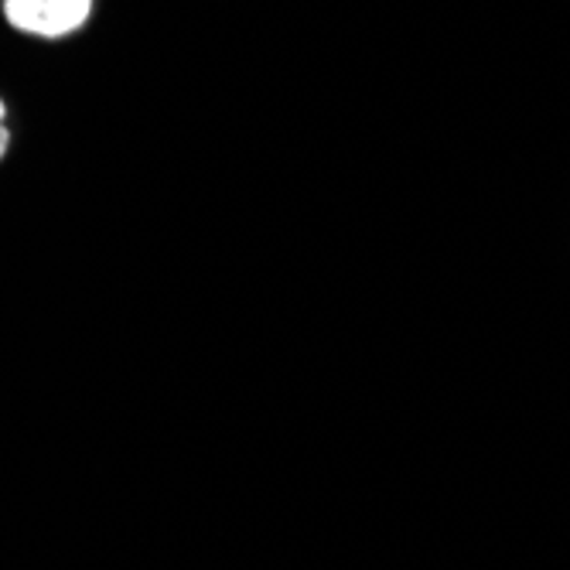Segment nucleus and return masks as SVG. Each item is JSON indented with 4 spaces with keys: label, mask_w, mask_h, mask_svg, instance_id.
Wrapping results in <instances>:
<instances>
[{
    "label": "nucleus",
    "mask_w": 570,
    "mask_h": 570,
    "mask_svg": "<svg viewBox=\"0 0 570 570\" xmlns=\"http://www.w3.org/2000/svg\"><path fill=\"white\" fill-rule=\"evenodd\" d=\"M96 0H0L4 21L28 35L45 41H62L69 35H79L92 18Z\"/></svg>",
    "instance_id": "f257e3e1"
},
{
    "label": "nucleus",
    "mask_w": 570,
    "mask_h": 570,
    "mask_svg": "<svg viewBox=\"0 0 570 570\" xmlns=\"http://www.w3.org/2000/svg\"><path fill=\"white\" fill-rule=\"evenodd\" d=\"M8 150H11V130H8V124H0V161L8 158Z\"/></svg>",
    "instance_id": "f03ea898"
},
{
    "label": "nucleus",
    "mask_w": 570,
    "mask_h": 570,
    "mask_svg": "<svg viewBox=\"0 0 570 570\" xmlns=\"http://www.w3.org/2000/svg\"><path fill=\"white\" fill-rule=\"evenodd\" d=\"M4 117H8V102L0 99V124H4Z\"/></svg>",
    "instance_id": "7ed1b4c3"
}]
</instances>
